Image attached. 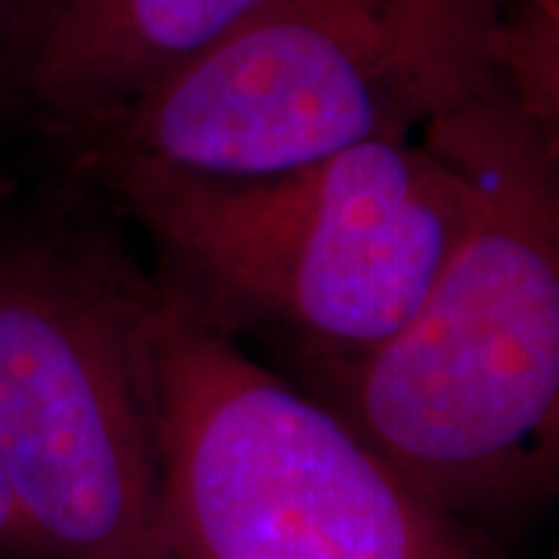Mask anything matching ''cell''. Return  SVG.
<instances>
[{
    "label": "cell",
    "mask_w": 559,
    "mask_h": 559,
    "mask_svg": "<svg viewBox=\"0 0 559 559\" xmlns=\"http://www.w3.org/2000/svg\"><path fill=\"white\" fill-rule=\"evenodd\" d=\"M423 138L476 187L466 240L395 340L299 370L417 491L488 535L559 498V153L498 72Z\"/></svg>",
    "instance_id": "obj_1"
},
{
    "label": "cell",
    "mask_w": 559,
    "mask_h": 559,
    "mask_svg": "<svg viewBox=\"0 0 559 559\" xmlns=\"http://www.w3.org/2000/svg\"><path fill=\"white\" fill-rule=\"evenodd\" d=\"M156 246L165 280L227 333L296 364L352 360L417 318L476 218L469 175L429 140H377L267 178L84 162Z\"/></svg>",
    "instance_id": "obj_2"
},
{
    "label": "cell",
    "mask_w": 559,
    "mask_h": 559,
    "mask_svg": "<svg viewBox=\"0 0 559 559\" xmlns=\"http://www.w3.org/2000/svg\"><path fill=\"white\" fill-rule=\"evenodd\" d=\"M500 0H264L175 75L81 131V162L267 178L419 138L495 79Z\"/></svg>",
    "instance_id": "obj_3"
},
{
    "label": "cell",
    "mask_w": 559,
    "mask_h": 559,
    "mask_svg": "<svg viewBox=\"0 0 559 559\" xmlns=\"http://www.w3.org/2000/svg\"><path fill=\"white\" fill-rule=\"evenodd\" d=\"M153 367L175 559H503L159 277Z\"/></svg>",
    "instance_id": "obj_4"
},
{
    "label": "cell",
    "mask_w": 559,
    "mask_h": 559,
    "mask_svg": "<svg viewBox=\"0 0 559 559\" xmlns=\"http://www.w3.org/2000/svg\"><path fill=\"white\" fill-rule=\"evenodd\" d=\"M153 299L100 237L0 230V473L40 559H175Z\"/></svg>",
    "instance_id": "obj_5"
},
{
    "label": "cell",
    "mask_w": 559,
    "mask_h": 559,
    "mask_svg": "<svg viewBox=\"0 0 559 559\" xmlns=\"http://www.w3.org/2000/svg\"><path fill=\"white\" fill-rule=\"evenodd\" d=\"M264 0H16L0 81L57 131L109 119Z\"/></svg>",
    "instance_id": "obj_6"
},
{
    "label": "cell",
    "mask_w": 559,
    "mask_h": 559,
    "mask_svg": "<svg viewBox=\"0 0 559 559\" xmlns=\"http://www.w3.org/2000/svg\"><path fill=\"white\" fill-rule=\"evenodd\" d=\"M495 72L559 153V0H500Z\"/></svg>",
    "instance_id": "obj_7"
},
{
    "label": "cell",
    "mask_w": 559,
    "mask_h": 559,
    "mask_svg": "<svg viewBox=\"0 0 559 559\" xmlns=\"http://www.w3.org/2000/svg\"><path fill=\"white\" fill-rule=\"evenodd\" d=\"M0 559H40L32 538L22 528L3 473H0Z\"/></svg>",
    "instance_id": "obj_8"
},
{
    "label": "cell",
    "mask_w": 559,
    "mask_h": 559,
    "mask_svg": "<svg viewBox=\"0 0 559 559\" xmlns=\"http://www.w3.org/2000/svg\"><path fill=\"white\" fill-rule=\"evenodd\" d=\"M13 10H16V0H0V69H3V47H7V35H10Z\"/></svg>",
    "instance_id": "obj_9"
}]
</instances>
